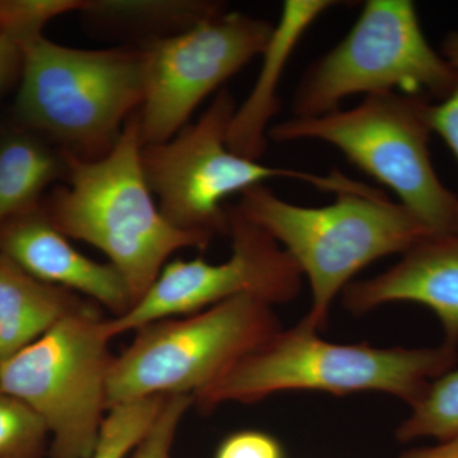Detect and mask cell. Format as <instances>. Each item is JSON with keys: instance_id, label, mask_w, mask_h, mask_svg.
<instances>
[{"instance_id": "1", "label": "cell", "mask_w": 458, "mask_h": 458, "mask_svg": "<svg viewBox=\"0 0 458 458\" xmlns=\"http://www.w3.org/2000/svg\"><path fill=\"white\" fill-rule=\"evenodd\" d=\"M140 149L134 114L106 156L87 161L65 152L66 182L51 192L42 208L66 237L107 256L125 280L132 306L156 282L172 254L188 247L205 249L213 240L165 219L141 170Z\"/></svg>"}, {"instance_id": "2", "label": "cell", "mask_w": 458, "mask_h": 458, "mask_svg": "<svg viewBox=\"0 0 458 458\" xmlns=\"http://www.w3.org/2000/svg\"><path fill=\"white\" fill-rule=\"evenodd\" d=\"M236 208L273 237L309 279L312 309L302 321L316 331L327 327L334 298L355 274L434 234L405 207L363 183L318 208L288 203L259 185L241 194Z\"/></svg>"}, {"instance_id": "3", "label": "cell", "mask_w": 458, "mask_h": 458, "mask_svg": "<svg viewBox=\"0 0 458 458\" xmlns=\"http://www.w3.org/2000/svg\"><path fill=\"white\" fill-rule=\"evenodd\" d=\"M457 348H373L322 340L301 321L278 331L227 373L195 394L201 410L229 401L251 403L283 391L352 394L378 391L414 405L433 379L454 369Z\"/></svg>"}, {"instance_id": "4", "label": "cell", "mask_w": 458, "mask_h": 458, "mask_svg": "<svg viewBox=\"0 0 458 458\" xmlns=\"http://www.w3.org/2000/svg\"><path fill=\"white\" fill-rule=\"evenodd\" d=\"M141 47L84 50L44 36L25 45L16 99L20 122L77 158L98 159L144 99Z\"/></svg>"}, {"instance_id": "5", "label": "cell", "mask_w": 458, "mask_h": 458, "mask_svg": "<svg viewBox=\"0 0 458 458\" xmlns=\"http://www.w3.org/2000/svg\"><path fill=\"white\" fill-rule=\"evenodd\" d=\"M430 99L399 92L367 96L358 106L271 126L270 140H321L393 190L434 233H458V197L434 170L428 123Z\"/></svg>"}, {"instance_id": "6", "label": "cell", "mask_w": 458, "mask_h": 458, "mask_svg": "<svg viewBox=\"0 0 458 458\" xmlns=\"http://www.w3.org/2000/svg\"><path fill=\"white\" fill-rule=\"evenodd\" d=\"M271 307L240 295L185 318L140 327L114 358L107 410L148 397L201 393L280 331Z\"/></svg>"}, {"instance_id": "7", "label": "cell", "mask_w": 458, "mask_h": 458, "mask_svg": "<svg viewBox=\"0 0 458 458\" xmlns=\"http://www.w3.org/2000/svg\"><path fill=\"white\" fill-rule=\"evenodd\" d=\"M454 66L428 42L410 0H369L334 49L310 66L295 90L294 117L339 110L344 98L399 92L432 101L456 86Z\"/></svg>"}, {"instance_id": "8", "label": "cell", "mask_w": 458, "mask_h": 458, "mask_svg": "<svg viewBox=\"0 0 458 458\" xmlns=\"http://www.w3.org/2000/svg\"><path fill=\"white\" fill-rule=\"evenodd\" d=\"M106 319L89 304L0 367V385L44 421L50 458H90L107 410L114 358Z\"/></svg>"}, {"instance_id": "9", "label": "cell", "mask_w": 458, "mask_h": 458, "mask_svg": "<svg viewBox=\"0 0 458 458\" xmlns=\"http://www.w3.org/2000/svg\"><path fill=\"white\" fill-rule=\"evenodd\" d=\"M236 108L232 93L221 89L197 122L170 140L141 146L148 186L174 227L212 237L228 232V209L223 201L274 177L304 181L335 195L352 185V179L339 171L321 176L270 167L232 152L227 135Z\"/></svg>"}, {"instance_id": "10", "label": "cell", "mask_w": 458, "mask_h": 458, "mask_svg": "<svg viewBox=\"0 0 458 458\" xmlns=\"http://www.w3.org/2000/svg\"><path fill=\"white\" fill-rule=\"evenodd\" d=\"M273 29L267 21L225 11L186 31L143 42L141 146L164 143L185 128L210 93L261 55Z\"/></svg>"}, {"instance_id": "11", "label": "cell", "mask_w": 458, "mask_h": 458, "mask_svg": "<svg viewBox=\"0 0 458 458\" xmlns=\"http://www.w3.org/2000/svg\"><path fill=\"white\" fill-rule=\"evenodd\" d=\"M232 254L222 264L203 259L174 260L128 312L106 319L111 339L152 322L194 315L240 295L265 303H286L302 288V273L291 255L237 208L228 209Z\"/></svg>"}, {"instance_id": "12", "label": "cell", "mask_w": 458, "mask_h": 458, "mask_svg": "<svg viewBox=\"0 0 458 458\" xmlns=\"http://www.w3.org/2000/svg\"><path fill=\"white\" fill-rule=\"evenodd\" d=\"M0 254L33 278L86 295L119 318L132 306L125 280L110 262L87 258L38 207L0 225Z\"/></svg>"}, {"instance_id": "13", "label": "cell", "mask_w": 458, "mask_h": 458, "mask_svg": "<svg viewBox=\"0 0 458 458\" xmlns=\"http://www.w3.org/2000/svg\"><path fill=\"white\" fill-rule=\"evenodd\" d=\"M426 306L442 322L445 344L458 346V233H434L401 255L375 278L352 282L343 291L348 311L361 315L386 303Z\"/></svg>"}, {"instance_id": "14", "label": "cell", "mask_w": 458, "mask_h": 458, "mask_svg": "<svg viewBox=\"0 0 458 458\" xmlns=\"http://www.w3.org/2000/svg\"><path fill=\"white\" fill-rule=\"evenodd\" d=\"M334 0H286L283 3L278 25L274 26L262 51V65L254 89L236 108L229 123L227 143L232 152L259 161L267 149L269 123L278 113V87L283 72L303 33L327 9Z\"/></svg>"}, {"instance_id": "15", "label": "cell", "mask_w": 458, "mask_h": 458, "mask_svg": "<svg viewBox=\"0 0 458 458\" xmlns=\"http://www.w3.org/2000/svg\"><path fill=\"white\" fill-rule=\"evenodd\" d=\"M86 304L0 254V367Z\"/></svg>"}, {"instance_id": "16", "label": "cell", "mask_w": 458, "mask_h": 458, "mask_svg": "<svg viewBox=\"0 0 458 458\" xmlns=\"http://www.w3.org/2000/svg\"><path fill=\"white\" fill-rule=\"evenodd\" d=\"M68 161L30 132H12L0 140V225L38 205L47 186L65 179Z\"/></svg>"}, {"instance_id": "17", "label": "cell", "mask_w": 458, "mask_h": 458, "mask_svg": "<svg viewBox=\"0 0 458 458\" xmlns=\"http://www.w3.org/2000/svg\"><path fill=\"white\" fill-rule=\"evenodd\" d=\"M225 12L205 0H84L81 13L98 25L165 38L186 31Z\"/></svg>"}, {"instance_id": "18", "label": "cell", "mask_w": 458, "mask_h": 458, "mask_svg": "<svg viewBox=\"0 0 458 458\" xmlns=\"http://www.w3.org/2000/svg\"><path fill=\"white\" fill-rule=\"evenodd\" d=\"M427 437L441 442L458 437V369L433 379L397 429L401 442Z\"/></svg>"}, {"instance_id": "19", "label": "cell", "mask_w": 458, "mask_h": 458, "mask_svg": "<svg viewBox=\"0 0 458 458\" xmlns=\"http://www.w3.org/2000/svg\"><path fill=\"white\" fill-rule=\"evenodd\" d=\"M164 397L131 401L108 410L90 458H126L152 427Z\"/></svg>"}, {"instance_id": "20", "label": "cell", "mask_w": 458, "mask_h": 458, "mask_svg": "<svg viewBox=\"0 0 458 458\" xmlns=\"http://www.w3.org/2000/svg\"><path fill=\"white\" fill-rule=\"evenodd\" d=\"M47 436L44 421L0 385V458H41Z\"/></svg>"}, {"instance_id": "21", "label": "cell", "mask_w": 458, "mask_h": 458, "mask_svg": "<svg viewBox=\"0 0 458 458\" xmlns=\"http://www.w3.org/2000/svg\"><path fill=\"white\" fill-rule=\"evenodd\" d=\"M84 0H0V29L27 45L54 18L81 12Z\"/></svg>"}, {"instance_id": "22", "label": "cell", "mask_w": 458, "mask_h": 458, "mask_svg": "<svg viewBox=\"0 0 458 458\" xmlns=\"http://www.w3.org/2000/svg\"><path fill=\"white\" fill-rule=\"evenodd\" d=\"M192 394H167L146 436L131 452V458H172L181 420L194 405Z\"/></svg>"}, {"instance_id": "23", "label": "cell", "mask_w": 458, "mask_h": 458, "mask_svg": "<svg viewBox=\"0 0 458 458\" xmlns=\"http://www.w3.org/2000/svg\"><path fill=\"white\" fill-rule=\"evenodd\" d=\"M442 55L456 69L458 75V32H452L445 38L442 47ZM428 123L430 131L436 132L450 148L458 164V80L456 86L438 104L428 107Z\"/></svg>"}, {"instance_id": "24", "label": "cell", "mask_w": 458, "mask_h": 458, "mask_svg": "<svg viewBox=\"0 0 458 458\" xmlns=\"http://www.w3.org/2000/svg\"><path fill=\"white\" fill-rule=\"evenodd\" d=\"M214 458H286L278 438L261 430L229 434L216 448Z\"/></svg>"}, {"instance_id": "25", "label": "cell", "mask_w": 458, "mask_h": 458, "mask_svg": "<svg viewBox=\"0 0 458 458\" xmlns=\"http://www.w3.org/2000/svg\"><path fill=\"white\" fill-rule=\"evenodd\" d=\"M25 44L0 29V96L21 78Z\"/></svg>"}, {"instance_id": "26", "label": "cell", "mask_w": 458, "mask_h": 458, "mask_svg": "<svg viewBox=\"0 0 458 458\" xmlns=\"http://www.w3.org/2000/svg\"><path fill=\"white\" fill-rule=\"evenodd\" d=\"M400 458H458V437L443 441L434 447L406 452Z\"/></svg>"}]
</instances>
